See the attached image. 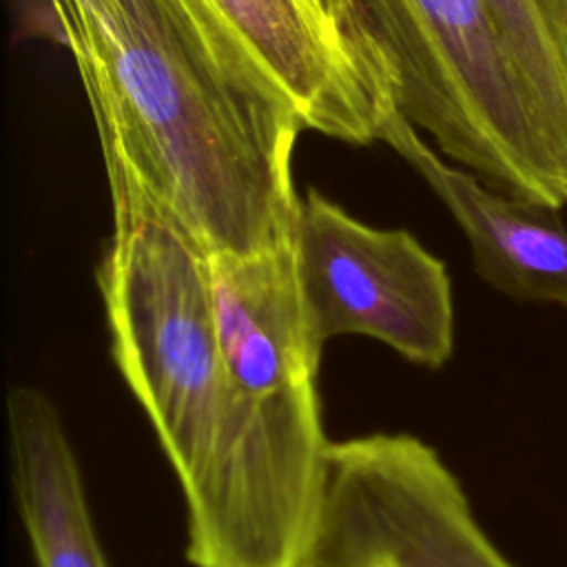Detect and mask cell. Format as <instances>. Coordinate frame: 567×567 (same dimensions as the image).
<instances>
[{"instance_id":"obj_2","label":"cell","mask_w":567,"mask_h":567,"mask_svg":"<svg viewBox=\"0 0 567 567\" xmlns=\"http://www.w3.org/2000/svg\"><path fill=\"white\" fill-rule=\"evenodd\" d=\"M71 53L111 210L153 215L206 257L295 241L299 120L239 91L162 0H47Z\"/></svg>"},{"instance_id":"obj_5","label":"cell","mask_w":567,"mask_h":567,"mask_svg":"<svg viewBox=\"0 0 567 567\" xmlns=\"http://www.w3.org/2000/svg\"><path fill=\"white\" fill-rule=\"evenodd\" d=\"M297 567H514L441 454L405 432L330 441Z\"/></svg>"},{"instance_id":"obj_9","label":"cell","mask_w":567,"mask_h":567,"mask_svg":"<svg viewBox=\"0 0 567 567\" xmlns=\"http://www.w3.org/2000/svg\"><path fill=\"white\" fill-rule=\"evenodd\" d=\"M567 148V16L563 0H485Z\"/></svg>"},{"instance_id":"obj_6","label":"cell","mask_w":567,"mask_h":567,"mask_svg":"<svg viewBox=\"0 0 567 567\" xmlns=\"http://www.w3.org/2000/svg\"><path fill=\"white\" fill-rule=\"evenodd\" d=\"M295 264L319 348L363 334L414 365L441 368L454 350L445 264L403 228H377L315 188L299 202Z\"/></svg>"},{"instance_id":"obj_11","label":"cell","mask_w":567,"mask_h":567,"mask_svg":"<svg viewBox=\"0 0 567 567\" xmlns=\"http://www.w3.org/2000/svg\"><path fill=\"white\" fill-rule=\"evenodd\" d=\"M563 7H565V16H567V0H563Z\"/></svg>"},{"instance_id":"obj_1","label":"cell","mask_w":567,"mask_h":567,"mask_svg":"<svg viewBox=\"0 0 567 567\" xmlns=\"http://www.w3.org/2000/svg\"><path fill=\"white\" fill-rule=\"evenodd\" d=\"M95 281L111 359L184 496L186 560L297 567L330 445L319 385H237L215 328L208 257L159 217L113 213Z\"/></svg>"},{"instance_id":"obj_10","label":"cell","mask_w":567,"mask_h":567,"mask_svg":"<svg viewBox=\"0 0 567 567\" xmlns=\"http://www.w3.org/2000/svg\"><path fill=\"white\" fill-rule=\"evenodd\" d=\"M328 7H330V11H334L346 24H350V27H354L357 31H363V33H372L374 35V31L370 29V24H368V18H365V13H363V9L359 7V2L357 0H323ZM377 38V35H374Z\"/></svg>"},{"instance_id":"obj_7","label":"cell","mask_w":567,"mask_h":567,"mask_svg":"<svg viewBox=\"0 0 567 567\" xmlns=\"http://www.w3.org/2000/svg\"><path fill=\"white\" fill-rule=\"evenodd\" d=\"M381 142L432 188L463 230L476 272L498 292L567 310V226L558 210L518 199L441 157L399 111Z\"/></svg>"},{"instance_id":"obj_4","label":"cell","mask_w":567,"mask_h":567,"mask_svg":"<svg viewBox=\"0 0 567 567\" xmlns=\"http://www.w3.org/2000/svg\"><path fill=\"white\" fill-rule=\"evenodd\" d=\"M199 53L239 91L348 144L381 142L394 69L372 33L323 0H162Z\"/></svg>"},{"instance_id":"obj_3","label":"cell","mask_w":567,"mask_h":567,"mask_svg":"<svg viewBox=\"0 0 567 567\" xmlns=\"http://www.w3.org/2000/svg\"><path fill=\"white\" fill-rule=\"evenodd\" d=\"M396 75V106L492 188L567 206V148L485 0H357Z\"/></svg>"},{"instance_id":"obj_8","label":"cell","mask_w":567,"mask_h":567,"mask_svg":"<svg viewBox=\"0 0 567 567\" xmlns=\"http://www.w3.org/2000/svg\"><path fill=\"white\" fill-rule=\"evenodd\" d=\"M7 432L16 507L35 567H109L53 399L35 385H11Z\"/></svg>"}]
</instances>
